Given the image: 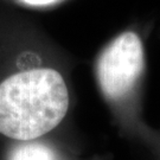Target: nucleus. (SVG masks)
I'll return each instance as SVG.
<instances>
[{"instance_id":"nucleus-1","label":"nucleus","mask_w":160,"mask_h":160,"mask_svg":"<svg viewBox=\"0 0 160 160\" xmlns=\"http://www.w3.org/2000/svg\"><path fill=\"white\" fill-rule=\"evenodd\" d=\"M69 92L58 71L24 70L0 82V134L32 141L52 131L68 112Z\"/></svg>"},{"instance_id":"nucleus-2","label":"nucleus","mask_w":160,"mask_h":160,"mask_svg":"<svg viewBox=\"0 0 160 160\" xmlns=\"http://www.w3.org/2000/svg\"><path fill=\"white\" fill-rule=\"evenodd\" d=\"M143 69V48L140 37L127 31L109 44L97 61V81L103 95L120 100L133 89Z\"/></svg>"},{"instance_id":"nucleus-3","label":"nucleus","mask_w":160,"mask_h":160,"mask_svg":"<svg viewBox=\"0 0 160 160\" xmlns=\"http://www.w3.org/2000/svg\"><path fill=\"white\" fill-rule=\"evenodd\" d=\"M7 160H56V154L46 145L24 141L12 149Z\"/></svg>"},{"instance_id":"nucleus-4","label":"nucleus","mask_w":160,"mask_h":160,"mask_svg":"<svg viewBox=\"0 0 160 160\" xmlns=\"http://www.w3.org/2000/svg\"><path fill=\"white\" fill-rule=\"evenodd\" d=\"M24 2L29 4V5H34V6H44V5H50L53 4L58 0H22Z\"/></svg>"}]
</instances>
